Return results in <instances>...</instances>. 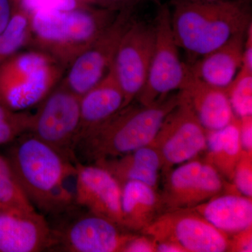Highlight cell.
Wrapping results in <instances>:
<instances>
[{"mask_svg":"<svg viewBox=\"0 0 252 252\" xmlns=\"http://www.w3.org/2000/svg\"><path fill=\"white\" fill-rule=\"evenodd\" d=\"M51 244V225L35 209L0 208V252L46 251Z\"/></svg>","mask_w":252,"mask_h":252,"instance_id":"9a60e30c","label":"cell"},{"mask_svg":"<svg viewBox=\"0 0 252 252\" xmlns=\"http://www.w3.org/2000/svg\"><path fill=\"white\" fill-rule=\"evenodd\" d=\"M240 118L235 117L222 128L207 130V150L204 162L222 177L233 182L235 167L243 152L240 137Z\"/></svg>","mask_w":252,"mask_h":252,"instance_id":"7402d4cb","label":"cell"},{"mask_svg":"<svg viewBox=\"0 0 252 252\" xmlns=\"http://www.w3.org/2000/svg\"><path fill=\"white\" fill-rule=\"evenodd\" d=\"M104 217L87 211L52 228L51 251L123 252L135 234Z\"/></svg>","mask_w":252,"mask_h":252,"instance_id":"9c48e42d","label":"cell"},{"mask_svg":"<svg viewBox=\"0 0 252 252\" xmlns=\"http://www.w3.org/2000/svg\"><path fill=\"white\" fill-rule=\"evenodd\" d=\"M76 1L83 4L91 5V6L121 11L122 10L133 9L140 3L145 1H150V0H76Z\"/></svg>","mask_w":252,"mask_h":252,"instance_id":"f1b7e54d","label":"cell"},{"mask_svg":"<svg viewBox=\"0 0 252 252\" xmlns=\"http://www.w3.org/2000/svg\"><path fill=\"white\" fill-rule=\"evenodd\" d=\"M121 187L124 228L142 232L162 213L160 195L157 189L143 182L129 181Z\"/></svg>","mask_w":252,"mask_h":252,"instance_id":"44dd1931","label":"cell"},{"mask_svg":"<svg viewBox=\"0 0 252 252\" xmlns=\"http://www.w3.org/2000/svg\"><path fill=\"white\" fill-rule=\"evenodd\" d=\"M123 252H157V243L149 235H135L126 245Z\"/></svg>","mask_w":252,"mask_h":252,"instance_id":"f546056e","label":"cell"},{"mask_svg":"<svg viewBox=\"0 0 252 252\" xmlns=\"http://www.w3.org/2000/svg\"><path fill=\"white\" fill-rule=\"evenodd\" d=\"M235 117L252 115V69L242 66L226 88Z\"/></svg>","mask_w":252,"mask_h":252,"instance_id":"d4e9b609","label":"cell"},{"mask_svg":"<svg viewBox=\"0 0 252 252\" xmlns=\"http://www.w3.org/2000/svg\"><path fill=\"white\" fill-rule=\"evenodd\" d=\"M250 1L172 0L169 7L177 46L193 57V62L220 47L237 33L246 31L252 24Z\"/></svg>","mask_w":252,"mask_h":252,"instance_id":"3957f363","label":"cell"},{"mask_svg":"<svg viewBox=\"0 0 252 252\" xmlns=\"http://www.w3.org/2000/svg\"><path fill=\"white\" fill-rule=\"evenodd\" d=\"M32 117L29 112L13 110L0 101V146L13 143L29 132Z\"/></svg>","mask_w":252,"mask_h":252,"instance_id":"484cf974","label":"cell"},{"mask_svg":"<svg viewBox=\"0 0 252 252\" xmlns=\"http://www.w3.org/2000/svg\"><path fill=\"white\" fill-rule=\"evenodd\" d=\"M141 233L156 243L179 244L187 252H228L230 236L191 208L162 212Z\"/></svg>","mask_w":252,"mask_h":252,"instance_id":"30bf717a","label":"cell"},{"mask_svg":"<svg viewBox=\"0 0 252 252\" xmlns=\"http://www.w3.org/2000/svg\"><path fill=\"white\" fill-rule=\"evenodd\" d=\"M165 175L160 195L162 212L193 208L220 195L224 188L220 174L204 161L189 160Z\"/></svg>","mask_w":252,"mask_h":252,"instance_id":"4fadbf2b","label":"cell"},{"mask_svg":"<svg viewBox=\"0 0 252 252\" xmlns=\"http://www.w3.org/2000/svg\"><path fill=\"white\" fill-rule=\"evenodd\" d=\"M14 143L6 158L32 205L54 215L72 207L74 196L64 185L75 176V162L28 132Z\"/></svg>","mask_w":252,"mask_h":252,"instance_id":"6da1fadb","label":"cell"},{"mask_svg":"<svg viewBox=\"0 0 252 252\" xmlns=\"http://www.w3.org/2000/svg\"><path fill=\"white\" fill-rule=\"evenodd\" d=\"M157 252H187V251L179 244L165 240V241L157 243Z\"/></svg>","mask_w":252,"mask_h":252,"instance_id":"d6a6232c","label":"cell"},{"mask_svg":"<svg viewBox=\"0 0 252 252\" xmlns=\"http://www.w3.org/2000/svg\"><path fill=\"white\" fill-rule=\"evenodd\" d=\"M75 167L74 204L124 228L119 182L107 170L95 164L86 165L77 160Z\"/></svg>","mask_w":252,"mask_h":252,"instance_id":"5bb4252c","label":"cell"},{"mask_svg":"<svg viewBox=\"0 0 252 252\" xmlns=\"http://www.w3.org/2000/svg\"><path fill=\"white\" fill-rule=\"evenodd\" d=\"M154 41V24L133 18L123 33L111 69L124 93V108L132 103L143 89Z\"/></svg>","mask_w":252,"mask_h":252,"instance_id":"7c38bea8","label":"cell"},{"mask_svg":"<svg viewBox=\"0 0 252 252\" xmlns=\"http://www.w3.org/2000/svg\"><path fill=\"white\" fill-rule=\"evenodd\" d=\"M107 170L121 185L129 181L143 182L157 189L162 162L157 149L147 145L112 158L94 162Z\"/></svg>","mask_w":252,"mask_h":252,"instance_id":"ffe728a7","label":"cell"},{"mask_svg":"<svg viewBox=\"0 0 252 252\" xmlns=\"http://www.w3.org/2000/svg\"><path fill=\"white\" fill-rule=\"evenodd\" d=\"M0 207L34 210L23 191L6 157L0 155Z\"/></svg>","mask_w":252,"mask_h":252,"instance_id":"cb8c5ba5","label":"cell"},{"mask_svg":"<svg viewBox=\"0 0 252 252\" xmlns=\"http://www.w3.org/2000/svg\"><path fill=\"white\" fill-rule=\"evenodd\" d=\"M180 100L177 91L148 105L132 102L91 130L75 150L89 161L95 162L149 145L164 119Z\"/></svg>","mask_w":252,"mask_h":252,"instance_id":"277c9868","label":"cell"},{"mask_svg":"<svg viewBox=\"0 0 252 252\" xmlns=\"http://www.w3.org/2000/svg\"><path fill=\"white\" fill-rule=\"evenodd\" d=\"M65 69L37 50H22L0 65V101L15 111L38 105L61 81Z\"/></svg>","mask_w":252,"mask_h":252,"instance_id":"5b68a950","label":"cell"},{"mask_svg":"<svg viewBox=\"0 0 252 252\" xmlns=\"http://www.w3.org/2000/svg\"><path fill=\"white\" fill-rule=\"evenodd\" d=\"M240 137L243 150L252 152V115L240 118Z\"/></svg>","mask_w":252,"mask_h":252,"instance_id":"4dcf8cb0","label":"cell"},{"mask_svg":"<svg viewBox=\"0 0 252 252\" xmlns=\"http://www.w3.org/2000/svg\"><path fill=\"white\" fill-rule=\"evenodd\" d=\"M191 209L229 235L252 225V199L236 192L220 194Z\"/></svg>","mask_w":252,"mask_h":252,"instance_id":"d6986e66","label":"cell"},{"mask_svg":"<svg viewBox=\"0 0 252 252\" xmlns=\"http://www.w3.org/2000/svg\"><path fill=\"white\" fill-rule=\"evenodd\" d=\"M32 10L19 0L7 26L0 33V65L28 48L31 42Z\"/></svg>","mask_w":252,"mask_h":252,"instance_id":"603a6c76","label":"cell"},{"mask_svg":"<svg viewBox=\"0 0 252 252\" xmlns=\"http://www.w3.org/2000/svg\"><path fill=\"white\" fill-rule=\"evenodd\" d=\"M246 32L237 33L220 47L187 64L189 72L207 84L226 89L243 64Z\"/></svg>","mask_w":252,"mask_h":252,"instance_id":"e0dca14e","label":"cell"},{"mask_svg":"<svg viewBox=\"0 0 252 252\" xmlns=\"http://www.w3.org/2000/svg\"><path fill=\"white\" fill-rule=\"evenodd\" d=\"M124 93L110 69L102 81L80 97L81 122L76 147L91 130L124 108Z\"/></svg>","mask_w":252,"mask_h":252,"instance_id":"ac0fdd59","label":"cell"},{"mask_svg":"<svg viewBox=\"0 0 252 252\" xmlns=\"http://www.w3.org/2000/svg\"><path fill=\"white\" fill-rule=\"evenodd\" d=\"M80 122V97L60 81L38 104L28 132L75 162Z\"/></svg>","mask_w":252,"mask_h":252,"instance_id":"52a82bcc","label":"cell"},{"mask_svg":"<svg viewBox=\"0 0 252 252\" xmlns=\"http://www.w3.org/2000/svg\"><path fill=\"white\" fill-rule=\"evenodd\" d=\"M233 182L239 193L252 198V152L243 150L235 167Z\"/></svg>","mask_w":252,"mask_h":252,"instance_id":"4316f807","label":"cell"},{"mask_svg":"<svg viewBox=\"0 0 252 252\" xmlns=\"http://www.w3.org/2000/svg\"><path fill=\"white\" fill-rule=\"evenodd\" d=\"M119 11L77 2L32 11L29 49L47 54L64 69L116 19Z\"/></svg>","mask_w":252,"mask_h":252,"instance_id":"7a4b0ae2","label":"cell"},{"mask_svg":"<svg viewBox=\"0 0 252 252\" xmlns=\"http://www.w3.org/2000/svg\"><path fill=\"white\" fill-rule=\"evenodd\" d=\"M155 41L147 81L136 97L148 105L182 89L188 77V65L181 61L171 26L170 7L160 5L154 23Z\"/></svg>","mask_w":252,"mask_h":252,"instance_id":"8992f818","label":"cell"},{"mask_svg":"<svg viewBox=\"0 0 252 252\" xmlns=\"http://www.w3.org/2000/svg\"><path fill=\"white\" fill-rule=\"evenodd\" d=\"M180 91L189 101L205 130L222 128L236 117L226 89L207 84L189 72Z\"/></svg>","mask_w":252,"mask_h":252,"instance_id":"2e32d148","label":"cell"},{"mask_svg":"<svg viewBox=\"0 0 252 252\" xmlns=\"http://www.w3.org/2000/svg\"><path fill=\"white\" fill-rule=\"evenodd\" d=\"M18 3L19 0H0V33L7 26Z\"/></svg>","mask_w":252,"mask_h":252,"instance_id":"1f68e13d","label":"cell"},{"mask_svg":"<svg viewBox=\"0 0 252 252\" xmlns=\"http://www.w3.org/2000/svg\"><path fill=\"white\" fill-rule=\"evenodd\" d=\"M133 9L119 11L116 19L66 69L61 84L79 97L107 76L119 41L132 20Z\"/></svg>","mask_w":252,"mask_h":252,"instance_id":"8fae6325","label":"cell"},{"mask_svg":"<svg viewBox=\"0 0 252 252\" xmlns=\"http://www.w3.org/2000/svg\"><path fill=\"white\" fill-rule=\"evenodd\" d=\"M0 208H1V207H0Z\"/></svg>","mask_w":252,"mask_h":252,"instance_id":"e575fe53","label":"cell"},{"mask_svg":"<svg viewBox=\"0 0 252 252\" xmlns=\"http://www.w3.org/2000/svg\"><path fill=\"white\" fill-rule=\"evenodd\" d=\"M228 252H252V225L230 235Z\"/></svg>","mask_w":252,"mask_h":252,"instance_id":"83f0119b","label":"cell"},{"mask_svg":"<svg viewBox=\"0 0 252 252\" xmlns=\"http://www.w3.org/2000/svg\"><path fill=\"white\" fill-rule=\"evenodd\" d=\"M180 94V102L167 114L150 144L160 155L165 175L172 167L195 158L207 147L206 130L189 101Z\"/></svg>","mask_w":252,"mask_h":252,"instance_id":"ba28073f","label":"cell"},{"mask_svg":"<svg viewBox=\"0 0 252 252\" xmlns=\"http://www.w3.org/2000/svg\"><path fill=\"white\" fill-rule=\"evenodd\" d=\"M193 1H204V2H212V1H224V0H193Z\"/></svg>","mask_w":252,"mask_h":252,"instance_id":"836d02e7","label":"cell"}]
</instances>
